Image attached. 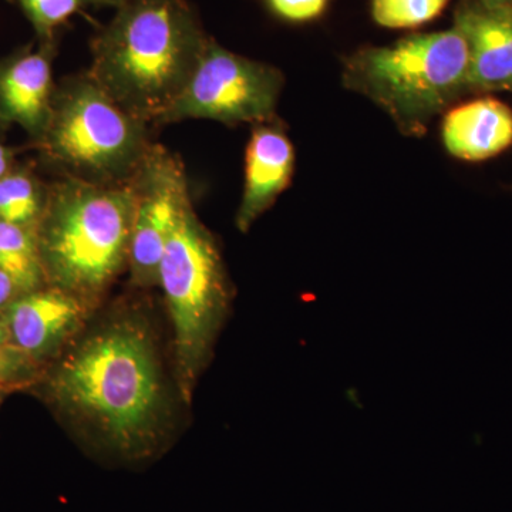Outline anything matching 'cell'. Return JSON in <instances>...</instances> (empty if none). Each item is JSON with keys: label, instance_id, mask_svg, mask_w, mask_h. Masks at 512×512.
<instances>
[{"label": "cell", "instance_id": "6da1fadb", "mask_svg": "<svg viewBox=\"0 0 512 512\" xmlns=\"http://www.w3.org/2000/svg\"><path fill=\"white\" fill-rule=\"evenodd\" d=\"M50 397L70 420L126 460L151 456L170 427L163 369L147 326L111 318L60 360Z\"/></svg>", "mask_w": 512, "mask_h": 512}, {"label": "cell", "instance_id": "7a4b0ae2", "mask_svg": "<svg viewBox=\"0 0 512 512\" xmlns=\"http://www.w3.org/2000/svg\"><path fill=\"white\" fill-rule=\"evenodd\" d=\"M208 39L187 0H126L94 36L89 76L128 114L158 124Z\"/></svg>", "mask_w": 512, "mask_h": 512}, {"label": "cell", "instance_id": "3957f363", "mask_svg": "<svg viewBox=\"0 0 512 512\" xmlns=\"http://www.w3.org/2000/svg\"><path fill=\"white\" fill-rule=\"evenodd\" d=\"M134 212L133 178L55 185L35 229L47 284L92 308L128 266Z\"/></svg>", "mask_w": 512, "mask_h": 512}, {"label": "cell", "instance_id": "277c9868", "mask_svg": "<svg viewBox=\"0 0 512 512\" xmlns=\"http://www.w3.org/2000/svg\"><path fill=\"white\" fill-rule=\"evenodd\" d=\"M468 74L467 43L453 26L357 50L345 60L342 82L379 106L403 136L421 137L437 114L470 93Z\"/></svg>", "mask_w": 512, "mask_h": 512}, {"label": "cell", "instance_id": "5b68a950", "mask_svg": "<svg viewBox=\"0 0 512 512\" xmlns=\"http://www.w3.org/2000/svg\"><path fill=\"white\" fill-rule=\"evenodd\" d=\"M158 285L174 329L180 393L190 403L231 302V285L220 249L187 202L165 245Z\"/></svg>", "mask_w": 512, "mask_h": 512}, {"label": "cell", "instance_id": "8992f818", "mask_svg": "<svg viewBox=\"0 0 512 512\" xmlns=\"http://www.w3.org/2000/svg\"><path fill=\"white\" fill-rule=\"evenodd\" d=\"M40 140L69 177L100 184L130 181L151 146L147 124L120 107L89 73L66 80L55 92Z\"/></svg>", "mask_w": 512, "mask_h": 512}, {"label": "cell", "instance_id": "52a82bcc", "mask_svg": "<svg viewBox=\"0 0 512 512\" xmlns=\"http://www.w3.org/2000/svg\"><path fill=\"white\" fill-rule=\"evenodd\" d=\"M284 74L208 39L190 82L158 124L190 119L229 124L275 120Z\"/></svg>", "mask_w": 512, "mask_h": 512}, {"label": "cell", "instance_id": "ba28073f", "mask_svg": "<svg viewBox=\"0 0 512 512\" xmlns=\"http://www.w3.org/2000/svg\"><path fill=\"white\" fill-rule=\"evenodd\" d=\"M136 212L128 269L140 288L158 285V271L175 221L191 201L187 174L180 158L151 144L133 177Z\"/></svg>", "mask_w": 512, "mask_h": 512}, {"label": "cell", "instance_id": "9c48e42d", "mask_svg": "<svg viewBox=\"0 0 512 512\" xmlns=\"http://www.w3.org/2000/svg\"><path fill=\"white\" fill-rule=\"evenodd\" d=\"M89 308L60 289L22 293L3 309L8 348L29 362H42L59 352L83 325Z\"/></svg>", "mask_w": 512, "mask_h": 512}, {"label": "cell", "instance_id": "30bf717a", "mask_svg": "<svg viewBox=\"0 0 512 512\" xmlns=\"http://www.w3.org/2000/svg\"><path fill=\"white\" fill-rule=\"evenodd\" d=\"M454 28L470 55V93H512V5L464 0L454 13Z\"/></svg>", "mask_w": 512, "mask_h": 512}, {"label": "cell", "instance_id": "8fae6325", "mask_svg": "<svg viewBox=\"0 0 512 512\" xmlns=\"http://www.w3.org/2000/svg\"><path fill=\"white\" fill-rule=\"evenodd\" d=\"M55 40H40L0 63V114L42 138L52 116Z\"/></svg>", "mask_w": 512, "mask_h": 512}, {"label": "cell", "instance_id": "7c38bea8", "mask_svg": "<svg viewBox=\"0 0 512 512\" xmlns=\"http://www.w3.org/2000/svg\"><path fill=\"white\" fill-rule=\"evenodd\" d=\"M295 150L281 126L256 124L245 156V184L237 214L239 231L247 232L291 184Z\"/></svg>", "mask_w": 512, "mask_h": 512}, {"label": "cell", "instance_id": "4fadbf2b", "mask_svg": "<svg viewBox=\"0 0 512 512\" xmlns=\"http://www.w3.org/2000/svg\"><path fill=\"white\" fill-rule=\"evenodd\" d=\"M443 141L451 156L484 161L512 146V110L493 97H481L448 111Z\"/></svg>", "mask_w": 512, "mask_h": 512}, {"label": "cell", "instance_id": "5bb4252c", "mask_svg": "<svg viewBox=\"0 0 512 512\" xmlns=\"http://www.w3.org/2000/svg\"><path fill=\"white\" fill-rule=\"evenodd\" d=\"M0 271L13 279L20 293L42 288L46 279L35 229L0 220Z\"/></svg>", "mask_w": 512, "mask_h": 512}, {"label": "cell", "instance_id": "9a60e30c", "mask_svg": "<svg viewBox=\"0 0 512 512\" xmlns=\"http://www.w3.org/2000/svg\"><path fill=\"white\" fill-rule=\"evenodd\" d=\"M46 201L47 192L26 171H9L0 178V220L36 229Z\"/></svg>", "mask_w": 512, "mask_h": 512}, {"label": "cell", "instance_id": "2e32d148", "mask_svg": "<svg viewBox=\"0 0 512 512\" xmlns=\"http://www.w3.org/2000/svg\"><path fill=\"white\" fill-rule=\"evenodd\" d=\"M450 0H373V19L383 28L414 29L431 22Z\"/></svg>", "mask_w": 512, "mask_h": 512}, {"label": "cell", "instance_id": "e0dca14e", "mask_svg": "<svg viewBox=\"0 0 512 512\" xmlns=\"http://www.w3.org/2000/svg\"><path fill=\"white\" fill-rule=\"evenodd\" d=\"M39 40H55L57 29L90 6L89 0H16Z\"/></svg>", "mask_w": 512, "mask_h": 512}, {"label": "cell", "instance_id": "ac0fdd59", "mask_svg": "<svg viewBox=\"0 0 512 512\" xmlns=\"http://www.w3.org/2000/svg\"><path fill=\"white\" fill-rule=\"evenodd\" d=\"M279 18L288 22H309L325 12L329 0H266Z\"/></svg>", "mask_w": 512, "mask_h": 512}, {"label": "cell", "instance_id": "d6986e66", "mask_svg": "<svg viewBox=\"0 0 512 512\" xmlns=\"http://www.w3.org/2000/svg\"><path fill=\"white\" fill-rule=\"evenodd\" d=\"M19 295H22V293H20L13 279L5 272L0 271V311H3Z\"/></svg>", "mask_w": 512, "mask_h": 512}, {"label": "cell", "instance_id": "ffe728a7", "mask_svg": "<svg viewBox=\"0 0 512 512\" xmlns=\"http://www.w3.org/2000/svg\"><path fill=\"white\" fill-rule=\"evenodd\" d=\"M10 163H12V157H10L9 151L0 144V178L9 173Z\"/></svg>", "mask_w": 512, "mask_h": 512}, {"label": "cell", "instance_id": "44dd1931", "mask_svg": "<svg viewBox=\"0 0 512 512\" xmlns=\"http://www.w3.org/2000/svg\"><path fill=\"white\" fill-rule=\"evenodd\" d=\"M126 0H89L90 6H111V8H119Z\"/></svg>", "mask_w": 512, "mask_h": 512}, {"label": "cell", "instance_id": "7402d4cb", "mask_svg": "<svg viewBox=\"0 0 512 512\" xmlns=\"http://www.w3.org/2000/svg\"><path fill=\"white\" fill-rule=\"evenodd\" d=\"M8 349V336H6L5 323L0 313V350Z\"/></svg>", "mask_w": 512, "mask_h": 512}, {"label": "cell", "instance_id": "603a6c76", "mask_svg": "<svg viewBox=\"0 0 512 512\" xmlns=\"http://www.w3.org/2000/svg\"><path fill=\"white\" fill-rule=\"evenodd\" d=\"M481 2L487 3V5H493V6L512 5V0H481Z\"/></svg>", "mask_w": 512, "mask_h": 512}, {"label": "cell", "instance_id": "cb8c5ba5", "mask_svg": "<svg viewBox=\"0 0 512 512\" xmlns=\"http://www.w3.org/2000/svg\"><path fill=\"white\" fill-rule=\"evenodd\" d=\"M5 350H0V373H2L3 367H5Z\"/></svg>", "mask_w": 512, "mask_h": 512}]
</instances>
